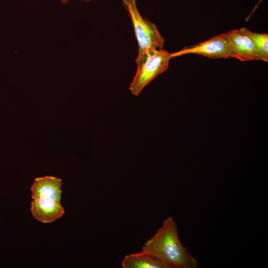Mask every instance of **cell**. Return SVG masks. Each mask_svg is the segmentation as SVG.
Instances as JSON below:
<instances>
[{"label": "cell", "mask_w": 268, "mask_h": 268, "mask_svg": "<svg viewBox=\"0 0 268 268\" xmlns=\"http://www.w3.org/2000/svg\"><path fill=\"white\" fill-rule=\"evenodd\" d=\"M141 252L169 264L172 268H196L198 263L188 248L181 242L177 226L170 216L154 235L145 242Z\"/></svg>", "instance_id": "obj_1"}, {"label": "cell", "mask_w": 268, "mask_h": 268, "mask_svg": "<svg viewBox=\"0 0 268 268\" xmlns=\"http://www.w3.org/2000/svg\"><path fill=\"white\" fill-rule=\"evenodd\" d=\"M233 58L242 62L258 60L253 42L243 28L225 33Z\"/></svg>", "instance_id": "obj_5"}, {"label": "cell", "mask_w": 268, "mask_h": 268, "mask_svg": "<svg viewBox=\"0 0 268 268\" xmlns=\"http://www.w3.org/2000/svg\"><path fill=\"white\" fill-rule=\"evenodd\" d=\"M60 0L63 3L66 4L69 1V0ZM82 0L85 1L86 2H89L90 1V0Z\"/></svg>", "instance_id": "obj_10"}, {"label": "cell", "mask_w": 268, "mask_h": 268, "mask_svg": "<svg viewBox=\"0 0 268 268\" xmlns=\"http://www.w3.org/2000/svg\"><path fill=\"white\" fill-rule=\"evenodd\" d=\"M33 200L31 213L35 219L42 223L52 222L64 214L65 210L61 204L50 199L40 196Z\"/></svg>", "instance_id": "obj_6"}, {"label": "cell", "mask_w": 268, "mask_h": 268, "mask_svg": "<svg viewBox=\"0 0 268 268\" xmlns=\"http://www.w3.org/2000/svg\"><path fill=\"white\" fill-rule=\"evenodd\" d=\"M172 58V53L163 49L149 51L136 65V71L129 87L131 93L138 96L148 83L168 69Z\"/></svg>", "instance_id": "obj_3"}, {"label": "cell", "mask_w": 268, "mask_h": 268, "mask_svg": "<svg viewBox=\"0 0 268 268\" xmlns=\"http://www.w3.org/2000/svg\"><path fill=\"white\" fill-rule=\"evenodd\" d=\"M61 186L62 181L59 178L49 176L36 178L31 188V198L44 197L61 204Z\"/></svg>", "instance_id": "obj_7"}, {"label": "cell", "mask_w": 268, "mask_h": 268, "mask_svg": "<svg viewBox=\"0 0 268 268\" xmlns=\"http://www.w3.org/2000/svg\"><path fill=\"white\" fill-rule=\"evenodd\" d=\"M122 266L123 268H172L167 263L141 252L126 255Z\"/></svg>", "instance_id": "obj_8"}, {"label": "cell", "mask_w": 268, "mask_h": 268, "mask_svg": "<svg viewBox=\"0 0 268 268\" xmlns=\"http://www.w3.org/2000/svg\"><path fill=\"white\" fill-rule=\"evenodd\" d=\"M123 4L131 20L138 44L135 60L137 65L149 51L163 49L164 39L157 26L142 16L137 7L136 0H123Z\"/></svg>", "instance_id": "obj_2"}, {"label": "cell", "mask_w": 268, "mask_h": 268, "mask_svg": "<svg viewBox=\"0 0 268 268\" xmlns=\"http://www.w3.org/2000/svg\"><path fill=\"white\" fill-rule=\"evenodd\" d=\"M187 54L200 55L212 59L233 58L225 33L217 35L207 40L172 53V56L174 58Z\"/></svg>", "instance_id": "obj_4"}, {"label": "cell", "mask_w": 268, "mask_h": 268, "mask_svg": "<svg viewBox=\"0 0 268 268\" xmlns=\"http://www.w3.org/2000/svg\"><path fill=\"white\" fill-rule=\"evenodd\" d=\"M245 32L252 39L258 60L268 62V34L258 33L243 28Z\"/></svg>", "instance_id": "obj_9"}]
</instances>
